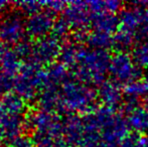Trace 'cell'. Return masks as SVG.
Segmentation results:
<instances>
[{
    "label": "cell",
    "instance_id": "6da1fadb",
    "mask_svg": "<svg viewBox=\"0 0 148 147\" xmlns=\"http://www.w3.org/2000/svg\"><path fill=\"white\" fill-rule=\"evenodd\" d=\"M109 73L112 81L124 86L138 81L141 77V70L135 65L132 57L119 51L111 57Z\"/></svg>",
    "mask_w": 148,
    "mask_h": 147
},
{
    "label": "cell",
    "instance_id": "7a4b0ae2",
    "mask_svg": "<svg viewBox=\"0 0 148 147\" xmlns=\"http://www.w3.org/2000/svg\"><path fill=\"white\" fill-rule=\"evenodd\" d=\"M120 27L132 34H136L137 30L144 24L145 15L141 7H134L125 9L121 12L120 16Z\"/></svg>",
    "mask_w": 148,
    "mask_h": 147
},
{
    "label": "cell",
    "instance_id": "3957f363",
    "mask_svg": "<svg viewBox=\"0 0 148 147\" xmlns=\"http://www.w3.org/2000/svg\"><path fill=\"white\" fill-rule=\"evenodd\" d=\"M123 93L119 84L114 81H105L99 91V97L105 107L115 109L123 101Z\"/></svg>",
    "mask_w": 148,
    "mask_h": 147
},
{
    "label": "cell",
    "instance_id": "277c9868",
    "mask_svg": "<svg viewBox=\"0 0 148 147\" xmlns=\"http://www.w3.org/2000/svg\"><path fill=\"white\" fill-rule=\"evenodd\" d=\"M127 125L135 134L148 132V111L142 106H138L127 113Z\"/></svg>",
    "mask_w": 148,
    "mask_h": 147
},
{
    "label": "cell",
    "instance_id": "5b68a950",
    "mask_svg": "<svg viewBox=\"0 0 148 147\" xmlns=\"http://www.w3.org/2000/svg\"><path fill=\"white\" fill-rule=\"evenodd\" d=\"M95 26L98 31L104 34H111L113 32H117L120 27V19L114 13H96L95 16Z\"/></svg>",
    "mask_w": 148,
    "mask_h": 147
},
{
    "label": "cell",
    "instance_id": "8992f818",
    "mask_svg": "<svg viewBox=\"0 0 148 147\" xmlns=\"http://www.w3.org/2000/svg\"><path fill=\"white\" fill-rule=\"evenodd\" d=\"M132 57L135 65L141 68H148V40L140 41L132 49Z\"/></svg>",
    "mask_w": 148,
    "mask_h": 147
},
{
    "label": "cell",
    "instance_id": "52a82bcc",
    "mask_svg": "<svg viewBox=\"0 0 148 147\" xmlns=\"http://www.w3.org/2000/svg\"><path fill=\"white\" fill-rule=\"evenodd\" d=\"M134 37V34H130L122 28H119L115 36H113V47H116L119 53H125L126 49L132 46Z\"/></svg>",
    "mask_w": 148,
    "mask_h": 147
},
{
    "label": "cell",
    "instance_id": "ba28073f",
    "mask_svg": "<svg viewBox=\"0 0 148 147\" xmlns=\"http://www.w3.org/2000/svg\"><path fill=\"white\" fill-rule=\"evenodd\" d=\"M124 94L126 97L140 100V98H143L148 94V86L144 81H135L124 87Z\"/></svg>",
    "mask_w": 148,
    "mask_h": 147
},
{
    "label": "cell",
    "instance_id": "9c48e42d",
    "mask_svg": "<svg viewBox=\"0 0 148 147\" xmlns=\"http://www.w3.org/2000/svg\"><path fill=\"white\" fill-rule=\"evenodd\" d=\"M91 42L94 46L98 47V49L107 51L110 47H113V36H111V34L97 31L92 36Z\"/></svg>",
    "mask_w": 148,
    "mask_h": 147
},
{
    "label": "cell",
    "instance_id": "30bf717a",
    "mask_svg": "<svg viewBox=\"0 0 148 147\" xmlns=\"http://www.w3.org/2000/svg\"><path fill=\"white\" fill-rule=\"evenodd\" d=\"M138 134H128L119 144V147H136L139 140Z\"/></svg>",
    "mask_w": 148,
    "mask_h": 147
},
{
    "label": "cell",
    "instance_id": "8fae6325",
    "mask_svg": "<svg viewBox=\"0 0 148 147\" xmlns=\"http://www.w3.org/2000/svg\"><path fill=\"white\" fill-rule=\"evenodd\" d=\"M121 5L122 3L119 1H115V0H109V1H105L106 6V11L108 13H114L115 14L118 10L121 9Z\"/></svg>",
    "mask_w": 148,
    "mask_h": 147
},
{
    "label": "cell",
    "instance_id": "7c38bea8",
    "mask_svg": "<svg viewBox=\"0 0 148 147\" xmlns=\"http://www.w3.org/2000/svg\"><path fill=\"white\" fill-rule=\"evenodd\" d=\"M142 107L143 108H145L146 110L148 111V94L146 95V96H144L142 98Z\"/></svg>",
    "mask_w": 148,
    "mask_h": 147
},
{
    "label": "cell",
    "instance_id": "4fadbf2b",
    "mask_svg": "<svg viewBox=\"0 0 148 147\" xmlns=\"http://www.w3.org/2000/svg\"><path fill=\"white\" fill-rule=\"evenodd\" d=\"M144 82L146 83V85L148 86V68L146 69V72L144 74Z\"/></svg>",
    "mask_w": 148,
    "mask_h": 147
},
{
    "label": "cell",
    "instance_id": "5bb4252c",
    "mask_svg": "<svg viewBox=\"0 0 148 147\" xmlns=\"http://www.w3.org/2000/svg\"><path fill=\"white\" fill-rule=\"evenodd\" d=\"M144 15H145V23L148 25V7L146 8V10L144 11Z\"/></svg>",
    "mask_w": 148,
    "mask_h": 147
},
{
    "label": "cell",
    "instance_id": "9a60e30c",
    "mask_svg": "<svg viewBox=\"0 0 148 147\" xmlns=\"http://www.w3.org/2000/svg\"><path fill=\"white\" fill-rule=\"evenodd\" d=\"M145 138H146V142H147V145H148V135L145 136Z\"/></svg>",
    "mask_w": 148,
    "mask_h": 147
}]
</instances>
